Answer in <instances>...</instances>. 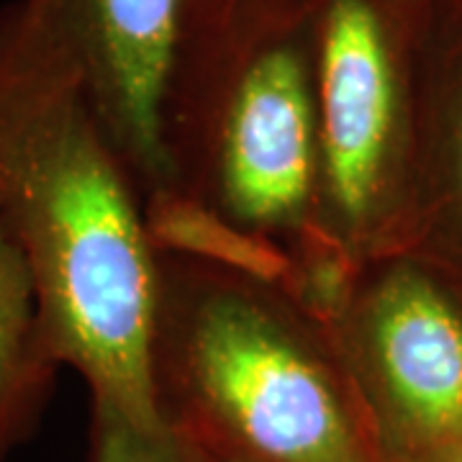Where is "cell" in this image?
Returning a JSON list of instances; mask_svg holds the SVG:
<instances>
[{
	"mask_svg": "<svg viewBox=\"0 0 462 462\" xmlns=\"http://www.w3.org/2000/svg\"><path fill=\"white\" fill-rule=\"evenodd\" d=\"M0 226L29 264L57 355L83 375L90 406L165 424L149 365L157 254L142 193L33 0L0 5Z\"/></svg>",
	"mask_w": 462,
	"mask_h": 462,
	"instance_id": "1",
	"label": "cell"
},
{
	"mask_svg": "<svg viewBox=\"0 0 462 462\" xmlns=\"http://www.w3.org/2000/svg\"><path fill=\"white\" fill-rule=\"evenodd\" d=\"M160 416L234 462H385L331 334L281 288L157 254Z\"/></svg>",
	"mask_w": 462,
	"mask_h": 462,
	"instance_id": "2",
	"label": "cell"
},
{
	"mask_svg": "<svg viewBox=\"0 0 462 462\" xmlns=\"http://www.w3.org/2000/svg\"><path fill=\"white\" fill-rule=\"evenodd\" d=\"M172 188L291 245L316 229L319 124L306 0H229L190 26L165 106Z\"/></svg>",
	"mask_w": 462,
	"mask_h": 462,
	"instance_id": "3",
	"label": "cell"
},
{
	"mask_svg": "<svg viewBox=\"0 0 462 462\" xmlns=\"http://www.w3.org/2000/svg\"><path fill=\"white\" fill-rule=\"evenodd\" d=\"M434 0H306L316 124V224L357 263L411 242L421 60Z\"/></svg>",
	"mask_w": 462,
	"mask_h": 462,
	"instance_id": "4",
	"label": "cell"
},
{
	"mask_svg": "<svg viewBox=\"0 0 462 462\" xmlns=\"http://www.w3.org/2000/svg\"><path fill=\"white\" fill-rule=\"evenodd\" d=\"M329 334L383 460L460 455V282L409 249L367 260Z\"/></svg>",
	"mask_w": 462,
	"mask_h": 462,
	"instance_id": "5",
	"label": "cell"
},
{
	"mask_svg": "<svg viewBox=\"0 0 462 462\" xmlns=\"http://www.w3.org/2000/svg\"><path fill=\"white\" fill-rule=\"evenodd\" d=\"M83 72L139 193L172 188L165 106L196 0H33Z\"/></svg>",
	"mask_w": 462,
	"mask_h": 462,
	"instance_id": "6",
	"label": "cell"
},
{
	"mask_svg": "<svg viewBox=\"0 0 462 462\" xmlns=\"http://www.w3.org/2000/svg\"><path fill=\"white\" fill-rule=\"evenodd\" d=\"M409 252L462 285V0H434L424 42Z\"/></svg>",
	"mask_w": 462,
	"mask_h": 462,
	"instance_id": "7",
	"label": "cell"
},
{
	"mask_svg": "<svg viewBox=\"0 0 462 462\" xmlns=\"http://www.w3.org/2000/svg\"><path fill=\"white\" fill-rule=\"evenodd\" d=\"M62 367L32 270L0 226V462L36 434Z\"/></svg>",
	"mask_w": 462,
	"mask_h": 462,
	"instance_id": "8",
	"label": "cell"
},
{
	"mask_svg": "<svg viewBox=\"0 0 462 462\" xmlns=\"http://www.w3.org/2000/svg\"><path fill=\"white\" fill-rule=\"evenodd\" d=\"M142 216L154 254L199 260L281 291L291 278L293 257L285 245L234 224L178 188L142 196Z\"/></svg>",
	"mask_w": 462,
	"mask_h": 462,
	"instance_id": "9",
	"label": "cell"
},
{
	"mask_svg": "<svg viewBox=\"0 0 462 462\" xmlns=\"http://www.w3.org/2000/svg\"><path fill=\"white\" fill-rule=\"evenodd\" d=\"M90 462H182V447L167 424H136L108 409H93Z\"/></svg>",
	"mask_w": 462,
	"mask_h": 462,
	"instance_id": "10",
	"label": "cell"
},
{
	"mask_svg": "<svg viewBox=\"0 0 462 462\" xmlns=\"http://www.w3.org/2000/svg\"><path fill=\"white\" fill-rule=\"evenodd\" d=\"M178 437V434H175ZM180 439V437H178ZM180 447H182V462H234V460H226V457H218L214 452H208V449H203V447L193 445V442H185L180 439Z\"/></svg>",
	"mask_w": 462,
	"mask_h": 462,
	"instance_id": "11",
	"label": "cell"
},
{
	"mask_svg": "<svg viewBox=\"0 0 462 462\" xmlns=\"http://www.w3.org/2000/svg\"><path fill=\"white\" fill-rule=\"evenodd\" d=\"M229 0H196V11H193V23H199V21H206V18L216 16L224 5H226ZM190 23V26H193Z\"/></svg>",
	"mask_w": 462,
	"mask_h": 462,
	"instance_id": "12",
	"label": "cell"
}]
</instances>
